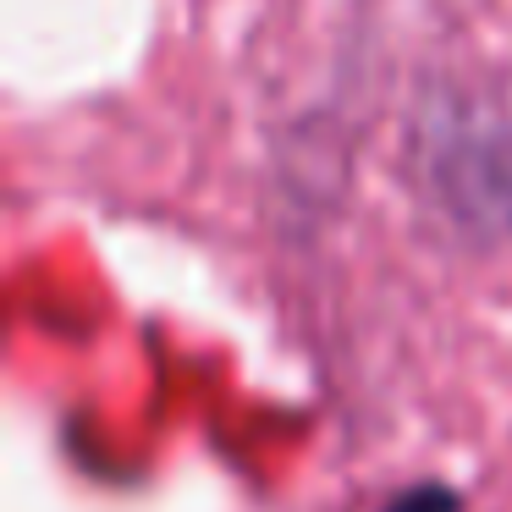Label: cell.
<instances>
[{
    "label": "cell",
    "mask_w": 512,
    "mask_h": 512,
    "mask_svg": "<svg viewBox=\"0 0 512 512\" xmlns=\"http://www.w3.org/2000/svg\"><path fill=\"white\" fill-rule=\"evenodd\" d=\"M386 512H463V501L446 485H413V490H402Z\"/></svg>",
    "instance_id": "obj_1"
}]
</instances>
